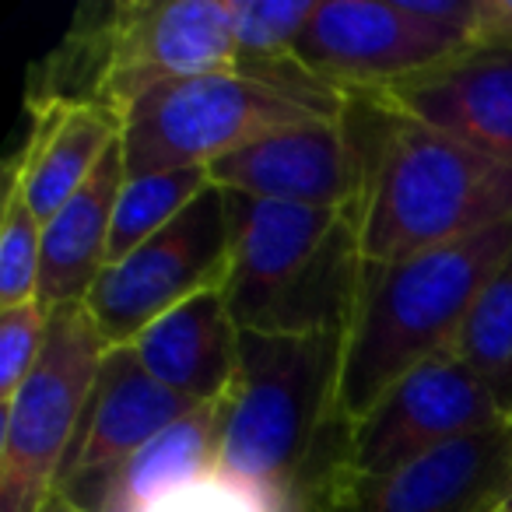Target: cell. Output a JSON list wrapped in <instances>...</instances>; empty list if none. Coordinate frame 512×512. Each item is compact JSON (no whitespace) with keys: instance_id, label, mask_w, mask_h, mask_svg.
Here are the masks:
<instances>
[{"instance_id":"6da1fadb","label":"cell","mask_w":512,"mask_h":512,"mask_svg":"<svg viewBox=\"0 0 512 512\" xmlns=\"http://www.w3.org/2000/svg\"><path fill=\"white\" fill-rule=\"evenodd\" d=\"M344 337L242 330L218 467L267 491L281 512H313L348 470L355 421L341 411Z\"/></svg>"},{"instance_id":"7a4b0ae2","label":"cell","mask_w":512,"mask_h":512,"mask_svg":"<svg viewBox=\"0 0 512 512\" xmlns=\"http://www.w3.org/2000/svg\"><path fill=\"white\" fill-rule=\"evenodd\" d=\"M239 67L232 0L88 4L60 46L29 74L25 109L88 102L123 116L165 81Z\"/></svg>"},{"instance_id":"3957f363","label":"cell","mask_w":512,"mask_h":512,"mask_svg":"<svg viewBox=\"0 0 512 512\" xmlns=\"http://www.w3.org/2000/svg\"><path fill=\"white\" fill-rule=\"evenodd\" d=\"M512 256V218L397 264L365 260L344 337L341 411L365 418L400 379L456 344L477 295Z\"/></svg>"},{"instance_id":"277c9868","label":"cell","mask_w":512,"mask_h":512,"mask_svg":"<svg viewBox=\"0 0 512 512\" xmlns=\"http://www.w3.org/2000/svg\"><path fill=\"white\" fill-rule=\"evenodd\" d=\"M225 299L253 334H348L365 256L358 207H306L232 193Z\"/></svg>"},{"instance_id":"5b68a950","label":"cell","mask_w":512,"mask_h":512,"mask_svg":"<svg viewBox=\"0 0 512 512\" xmlns=\"http://www.w3.org/2000/svg\"><path fill=\"white\" fill-rule=\"evenodd\" d=\"M372 99V95H365ZM376 106L358 239L369 264H397L512 218V172L481 151Z\"/></svg>"},{"instance_id":"8992f818","label":"cell","mask_w":512,"mask_h":512,"mask_svg":"<svg viewBox=\"0 0 512 512\" xmlns=\"http://www.w3.org/2000/svg\"><path fill=\"white\" fill-rule=\"evenodd\" d=\"M309 120L327 116L242 71L165 81L123 113V169L127 179L207 169L256 137Z\"/></svg>"},{"instance_id":"52a82bcc","label":"cell","mask_w":512,"mask_h":512,"mask_svg":"<svg viewBox=\"0 0 512 512\" xmlns=\"http://www.w3.org/2000/svg\"><path fill=\"white\" fill-rule=\"evenodd\" d=\"M109 344L81 306L50 313L43 358L4 404L0 512H39L85 425Z\"/></svg>"},{"instance_id":"ba28073f","label":"cell","mask_w":512,"mask_h":512,"mask_svg":"<svg viewBox=\"0 0 512 512\" xmlns=\"http://www.w3.org/2000/svg\"><path fill=\"white\" fill-rule=\"evenodd\" d=\"M232 193L207 183L176 221L130 256L109 264L85 309L109 348H127L144 330L193 295L225 288L232 274Z\"/></svg>"},{"instance_id":"9c48e42d","label":"cell","mask_w":512,"mask_h":512,"mask_svg":"<svg viewBox=\"0 0 512 512\" xmlns=\"http://www.w3.org/2000/svg\"><path fill=\"white\" fill-rule=\"evenodd\" d=\"M376 106L351 95L341 120H309L256 137L207 165L214 186L256 200L306 207H358L369 179Z\"/></svg>"},{"instance_id":"30bf717a","label":"cell","mask_w":512,"mask_h":512,"mask_svg":"<svg viewBox=\"0 0 512 512\" xmlns=\"http://www.w3.org/2000/svg\"><path fill=\"white\" fill-rule=\"evenodd\" d=\"M505 421L491 390L453 348L411 369L351 428V474H390L418 456Z\"/></svg>"},{"instance_id":"8fae6325","label":"cell","mask_w":512,"mask_h":512,"mask_svg":"<svg viewBox=\"0 0 512 512\" xmlns=\"http://www.w3.org/2000/svg\"><path fill=\"white\" fill-rule=\"evenodd\" d=\"M467 50L397 0H320L295 57L341 95H372Z\"/></svg>"},{"instance_id":"7c38bea8","label":"cell","mask_w":512,"mask_h":512,"mask_svg":"<svg viewBox=\"0 0 512 512\" xmlns=\"http://www.w3.org/2000/svg\"><path fill=\"white\" fill-rule=\"evenodd\" d=\"M512 477V418L390 474L344 470L313 512H498Z\"/></svg>"},{"instance_id":"4fadbf2b","label":"cell","mask_w":512,"mask_h":512,"mask_svg":"<svg viewBox=\"0 0 512 512\" xmlns=\"http://www.w3.org/2000/svg\"><path fill=\"white\" fill-rule=\"evenodd\" d=\"M372 99L512 172V46H467Z\"/></svg>"},{"instance_id":"5bb4252c","label":"cell","mask_w":512,"mask_h":512,"mask_svg":"<svg viewBox=\"0 0 512 512\" xmlns=\"http://www.w3.org/2000/svg\"><path fill=\"white\" fill-rule=\"evenodd\" d=\"M197 407L200 404L158 383L130 344L109 348L92 404H88L85 425H81V435L53 491L74 498L95 488L120 463H127L137 449H144L155 435H162L165 428H172Z\"/></svg>"},{"instance_id":"9a60e30c","label":"cell","mask_w":512,"mask_h":512,"mask_svg":"<svg viewBox=\"0 0 512 512\" xmlns=\"http://www.w3.org/2000/svg\"><path fill=\"white\" fill-rule=\"evenodd\" d=\"M29 116V137L11 155L4 179L25 193L36 218L46 225L120 144L123 116L88 102H57L32 109Z\"/></svg>"},{"instance_id":"2e32d148","label":"cell","mask_w":512,"mask_h":512,"mask_svg":"<svg viewBox=\"0 0 512 512\" xmlns=\"http://www.w3.org/2000/svg\"><path fill=\"white\" fill-rule=\"evenodd\" d=\"M242 330L228 309L225 288L193 295L155 320L130 348L162 386L193 404H218L239 376Z\"/></svg>"},{"instance_id":"e0dca14e","label":"cell","mask_w":512,"mask_h":512,"mask_svg":"<svg viewBox=\"0 0 512 512\" xmlns=\"http://www.w3.org/2000/svg\"><path fill=\"white\" fill-rule=\"evenodd\" d=\"M127 183L123 141L102 158L95 176L43 225L39 306L46 313L81 306L109 264V232L120 190Z\"/></svg>"},{"instance_id":"ac0fdd59","label":"cell","mask_w":512,"mask_h":512,"mask_svg":"<svg viewBox=\"0 0 512 512\" xmlns=\"http://www.w3.org/2000/svg\"><path fill=\"white\" fill-rule=\"evenodd\" d=\"M221 414L225 400L200 404L197 411L155 435L144 449H137L106 481L74 495L71 502L85 512H148L172 488L218 470Z\"/></svg>"},{"instance_id":"d6986e66","label":"cell","mask_w":512,"mask_h":512,"mask_svg":"<svg viewBox=\"0 0 512 512\" xmlns=\"http://www.w3.org/2000/svg\"><path fill=\"white\" fill-rule=\"evenodd\" d=\"M453 351L512 418V256L477 295Z\"/></svg>"},{"instance_id":"ffe728a7","label":"cell","mask_w":512,"mask_h":512,"mask_svg":"<svg viewBox=\"0 0 512 512\" xmlns=\"http://www.w3.org/2000/svg\"><path fill=\"white\" fill-rule=\"evenodd\" d=\"M211 183L207 169H176L134 176L123 183L120 200L113 211V232H109V264L134 253L141 242L162 232L169 221H176L200 190ZM106 264V267H109Z\"/></svg>"},{"instance_id":"44dd1931","label":"cell","mask_w":512,"mask_h":512,"mask_svg":"<svg viewBox=\"0 0 512 512\" xmlns=\"http://www.w3.org/2000/svg\"><path fill=\"white\" fill-rule=\"evenodd\" d=\"M43 271V221L29 207L25 193L4 179L0 207V313L39 299Z\"/></svg>"},{"instance_id":"7402d4cb","label":"cell","mask_w":512,"mask_h":512,"mask_svg":"<svg viewBox=\"0 0 512 512\" xmlns=\"http://www.w3.org/2000/svg\"><path fill=\"white\" fill-rule=\"evenodd\" d=\"M320 0H232L239 60L295 57Z\"/></svg>"},{"instance_id":"603a6c76","label":"cell","mask_w":512,"mask_h":512,"mask_svg":"<svg viewBox=\"0 0 512 512\" xmlns=\"http://www.w3.org/2000/svg\"><path fill=\"white\" fill-rule=\"evenodd\" d=\"M148 512H281V505L256 484L239 481L218 467L172 488Z\"/></svg>"},{"instance_id":"cb8c5ba5","label":"cell","mask_w":512,"mask_h":512,"mask_svg":"<svg viewBox=\"0 0 512 512\" xmlns=\"http://www.w3.org/2000/svg\"><path fill=\"white\" fill-rule=\"evenodd\" d=\"M46 334H50V313L39 302H25L0 313V404H8L36 369L46 348Z\"/></svg>"},{"instance_id":"d4e9b609","label":"cell","mask_w":512,"mask_h":512,"mask_svg":"<svg viewBox=\"0 0 512 512\" xmlns=\"http://www.w3.org/2000/svg\"><path fill=\"white\" fill-rule=\"evenodd\" d=\"M470 46H512V0H477Z\"/></svg>"},{"instance_id":"484cf974","label":"cell","mask_w":512,"mask_h":512,"mask_svg":"<svg viewBox=\"0 0 512 512\" xmlns=\"http://www.w3.org/2000/svg\"><path fill=\"white\" fill-rule=\"evenodd\" d=\"M39 512H85V509H78V505H74L71 498H64L60 491H53V495L46 498L43 509H39Z\"/></svg>"},{"instance_id":"4316f807","label":"cell","mask_w":512,"mask_h":512,"mask_svg":"<svg viewBox=\"0 0 512 512\" xmlns=\"http://www.w3.org/2000/svg\"><path fill=\"white\" fill-rule=\"evenodd\" d=\"M502 509H509V512H512V477H509V488H505V502H502Z\"/></svg>"},{"instance_id":"83f0119b","label":"cell","mask_w":512,"mask_h":512,"mask_svg":"<svg viewBox=\"0 0 512 512\" xmlns=\"http://www.w3.org/2000/svg\"><path fill=\"white\" fill-rule=\"evenodd\" d=\"M498 512H509V509H498Z\"/></svg>"}]
</instances>
